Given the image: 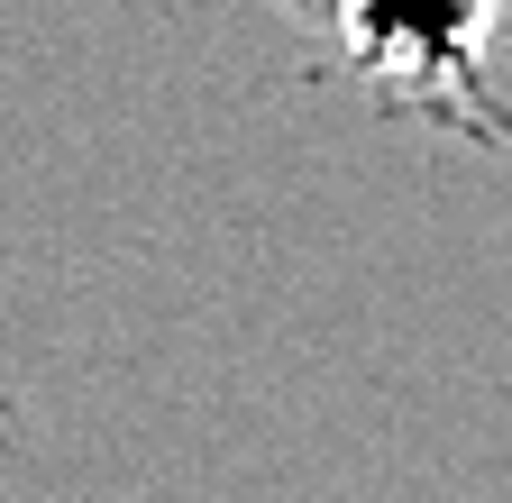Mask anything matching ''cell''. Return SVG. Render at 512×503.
<instances>
[{
  "instance_id": "1",
  "label": "cell",
  "mask_w": 512,
  "mask_h": 503,
  "mask_svg": "<svg viewBox=\"0 0 512 503\" xmlns=\"http://www.w3.org/2000/svg\"><path fill=\"white\" fill-rule=\"evenodd\" d=\"M330 10L348 37V65L421 110H458L503 28V0H330Z\"/></svg>"
}]
</instances>
